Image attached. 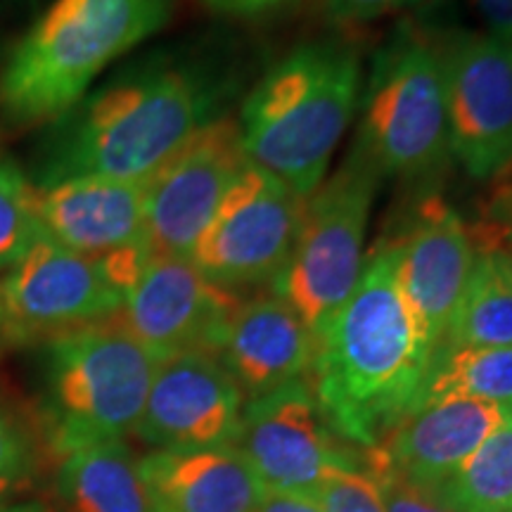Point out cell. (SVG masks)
<instances>
[{
    "mask_svg": "<svg viewBox=\"0 0 512 512\" xmlns=\"http://www.w3.org/2000/svg\"><path fill=\"white\" fill-rule=\"evenodd\" d=\"M235 448L268 491L311 496L339 470H363V448L330 425L309 380L249 399Z\"/></svg>",
    "mask_w": 512,
    "mask_h": 512,
    "instance_id": "obj_9",
    "label": "cell"
},
{
    "mask_svg": "<svg viewBox=\"0 0 512 512\" xmlns=\"http://www.w3.org/2000/svg\"><path fill=\"white\" fill-rule=\"evenodd\" d=\"M422 0H323L325 15L339 24H363L392 12L413 8Z\"/></svg>",
    "mask_w": 512,
    "mask_h": 512,
    "instance_id": "obj_28",
    "label": "cell"
},
{
    "mask_svg": "<svg viewBox=\"0 0 512 512\" xmlns=\"http://www.w3.org/2000/svg\"><path fill=\"white\" fill-rule=\"evenodd\" d=\"M361 93V57L347 43L311 41L290 50L242 102L238 126L249 162L309 197L328 176Z\"/></svg>",
    "mask_w": 512,
    "mask_h": 512,
    "instance_id": "obj_3",
    "label": "cell"
},
{
    "mask_svg": "<svg viewBox=\"0 0 512 512\" xmlns=\"http://www.w3.org/2000/svg\"><path fill=\"white\" fill-rule=\"evenodd\" d=\"M472 5L489 34L512 43V0H472Z\"/></svg>",
    "mask_w": 512,
    "mask_h": 512,
    "instance_id": "obj_29",
    "label": "cell"
},
{
    "mask_svg": "<svg viewBox=\"0 0 512 512\" xmlns=\"http://www.w3.org/2000/svg\"><path fill=\"white\" fill-rule=\"evenodd\" d=\"M313 501L323 512H387L377 486L354 470H339L318 486Z\"/></svg>",
    "mask_w": 512,
    "mask_h": 512,
    "instance_id": "obj_26",
    "label": "cell"
},
{
    "mask_svg": "<svg viewBox=\"0 0 512 512\" xmlns=\"http://www.w3.org/2000/svg\"><path fill=\"white\" fill-rule=\"evenodd\" d=\"M358 110L356 145L382 178L418 181L439 171L451 157L439 41L411 24L396 29L375 55Z\"/></svg>",
    "mask_w": 512,
    "mask_h": 512,
    "instance_id": "obj_6",
    "label": "cell"
},
{
    "mask_svg": "<svg viewBox=\"0 0 512 512\" xmlns=\"http://www.w3.org/2000/svg\"><path fill=\"white\" fill-rule=\"evenodd\" d=\"M31 448L12 415L0 406V503L27 484Z\"/></svg>",
    "mask_w": 512,
    "mask_h": 512,
    "instance_id": "obj_27",
    "label": "cell"
},
{
    "mask_svg": "<svg viewBox=\"0 0 512 512\" xmlns=\"http://www.w3.org/2000/svg\"><path fill=\"white\" fill-rule=\"evenodd\" d=\"M147 183L112 178H67L36 188V214L43 235L86 256L145 242Z\"/></svg>",
    "mask_w": 512,
    "mask_h": 512,
    "instance_id": "obj_18",
    "label": "cell"
},
{
    "mask_svg": "<svg viewBox=\"0 0 512 512\" xmlns=\"http://www.w3.org/2000/svg\"><path fill=\"white\" fill-rule=\"evenodd\" d=\"M238 304L235 292L211 283L190 256L152 254L117 316L159 361L188 351L216 356Z\"/></svg>",
    "mask_w": 512,
    "mask_h": 512,
    "instance_id": "obj_13",
    "label": "cell"
},
{
    "mask_svg": "<svg viewBox=\"0 0 512 512\" xmlns=\"http://www.w3.org/2000/svg\"><path fill=\"white\" fill-rule=\"evenodd\" d=\"M159 363L117 313L50 337L43 418L55 451L67 456L136 432Z\"/></svg>",
    "mask_w": 512,
    "mask_h": 512,
    "instance_id": "obj_5",
    "label": "cell"
},
{
    "mask_svg": "<svg viewBox=\"0 0 512 512\" xmlns=\"http://www.w3.org/2000/svg\"><path fill=\"white\" fill-rule=\"evenodd\" d=\"M505 420V408L486 401L420 403L377 448L406 482L434 494Z\"/></svg>",
    "mask_w": 512,
    "mask_h": 512,
    "instance_id": "obj_16",
    "label": "cell"
},
{
    "mask_svg": "<svg viewBox=\"0 0 512 512\" xmlns=\"http://www.w3.org/2000/svg\"><path fill=\"white\" fill-rule=\"evenodd\" d=\"M439 347L512 349V242H475V261Z\"/></svg>",
    "mask_w": 512,
    "mask_h": 512,
    "instance_id": "obj_20",
    "label": "cell"
},
{
    "mask_svg": "<svg viewBox=\"0 0 512 512\" xmlns=\"http://www.w3.org/2000/svg\"><path fill=\"white\" fill-rule=\"evenodd\" d=\"M444 60L448 152L477 181L512 157V43L489 31H453Z\"/></svg>",
    "mask_w": 512,
    "mask_h": 512,
    "instance_id": "obj_10",
    "label": "cell"
},
{
    "mask_svg": "<svg viewBox=\"0 0 512 512\" xmlns=\"http://www.w3.org/2000/svg\"><path fill=\"white\" fill-rule=\"evenodd\" d=\"M209 10L228 17H256L275 8L292 3V0H202Z\"/></svg>",
    "mask_w": 512,
    "mask_h": 512,
    "instance_id": "obj_30",
    "label": "cell"
},
{
    "mask_svg": "<svg viewBox=\"0 0 512 512\" xmlns=\"http://www.w3.org/2000/svg\"><path fill=\"white\" fill-rule=\"evenodd\" d=\"M508 240H510V242H512V235H508Z\"/></svg>",
    "mask_w": 512,
    "mask_h": 512,
    "instance_id": "obj_35",
    "label": "cell"
},
{
    "mask_svg": "<svg viewBox=\"0 0 512 512\" xmlns=\"http://www.w3.org/2000/svg\"><path fill=\"white\" fill-rule=\"evenodd\" d=\"M508 420H510V422H512V406H510V408H508Z\"/></svg>",
    "mask_w": 512,
    "mask_h": 512,
    "instance_id": "obj_34",
    "label": "cell"
},
{
    "mask_svg": "<svg viewBox=\"0 0 512 512\" xmlns=\"http://www.w3.org/2000/svg\"><path fill=\"white\" fill-rule=\"evenodd\" d=\"M245 394L219 356L188 351L164 358L138 420V437L155 451L233 446Z\"/></svg>",
    "mask_w": 512,
    "mask_h": 512,
    "instance_id": "obj_14",
    "label": "cell"
},
{
    "mask_svg": "<svg viewBox=\"0 0 512 512\" xmlns=\"http://www.w3.org/2000/svg\"><path fill=\"white\" fill-rule=\"evenodd\" d=\"M256 512H323L311 496L287 494V491H268L261 498Z\"/></svg>",
    "mask_w": 512,
    "mask_h": 512,
    "instance_id": "obj_31",
    "label": "cell"
},
{
    "mask_svg": "<svg viewBox=\"0 0 512 512\" xmlns=\"http://www.w3.org/2000/svg\"><path fill=\"white\" fill-rule=\"evenodd\" d=\"M496 181V204L501 209L503 216H508V223H512V157L510 162L503 166L501 171L494 176ZM512 235V230H510Z\"/></svg>",
    "mask_w": 512,
    "mask_h": 512,
    "instance_id": "obj_32",
    "label": "cell"
},
{
    "mask_svg": "<svg viewBox=\"0 0 512 512\" xmlns=\"http://www.w3.org/2000/svg\"><path fill=\"white\" fill-rule=\"evenodd\" d=\"M396 247L399 283L437 354L475 261V240L451 204L422 200Z\"/></svg>",
    "mask_w": 512,
    "mask_h": 512,
    "instance_id": "obj_15",
    "label": "cell"
},
{
    "mask_svg": "<svg viewBox=\"0 0 512 512\" xmlns=\"http://www.w3.org/2000/svg\"><path fill=\"white\" fill-rule=\"evenodd\" d=\"M304 200L249 162L192 247L190 261L226 290L273 285L290 259Z\"/></svg>",
    "mask_w": 512,
    "mask_h": 512,
    "instance_id": "obj_8",
    "label": "cell"
},
{
    "mask_svg": "<svg viewBox=\"0 0 512 512\" xmlns=\"http://www.w3.org/2000/svg\"><path fill=\"white\" fill-rule=\"evenodd\" d=\"M247 164L238 119L216 117L202 126L147 181L145 242L150 252L190 256Z\"/></svg>",
    "mask_w": 512,
    "mask_h": 512,
    "instance_id": "obj_12",
    "label": "cell"
},
{
    "mask_svg": "<svg viewBox=\"0 0 512 512\" xmlns=\"http://www.w3.org/2000/svg\"><path fill=\"white\" fill-rule=\"evenodd\" d=\"M382 176L354 145L344 164L304 200L290 259L273 292L318 337L366 266V233Z\"/></svg>",
    "mask_w": 512,
    "mask_h": 512,
    "instance_id": "obj_7",
    "label": "cell"
},
{
    "mask_svg": "<svg viewBox=\"0 0 512 512\" xmlns=\"http://www.w3.org/2000/svg\"><path fill=\"white\" fill-rule=\"evenodd\" d=\"M444 399L486 401L508 413L512 406V349L439 347L415 406Z\"/></svg>",
    "mask_w": 512,
    "mask_h": 512,
    "instance_id": "obj_22",
    "label": "cell"
},
{
    "mask_svg": "<svg viewBox=\"0 0 512 512\" xmlns=\"http://www.w3.org/2000/svg\"><path fill=\"white\" fill-rule=\"evenodd\" d=\"M124 297L98 256L43 238L0 278V339L29 342L110 318Z\"/></svg>",
    "mask_w": 512,
    "mask_h": 512,
    "instance_id": "obj_11",
    "label": "cell"
},
{
    "mask_svg": "<svg viewBox=\"0 0 512 512\" xmlns=\"http://www.w3.org/2000/svg\"><path fill=\"white\" fill-rule=\"evenodd\" d=\"M60 494L72 512H157L124 441H100L62 456Z\"/></svg>",
    "mask_w": 512,
    "mask_h": 512,
    "instance_id": "obj_21",
    "label": "cell"
},
{
    "mask_svg": "<svg viewBox=\"0 0 512 512\" xmlns=\"http://www.w3.org/2000/svg\"><path fill=\"white\" fill-rule=\"evenodd\" d=\"M430 496L448 512H512V422L505 420Z\"/></svg>",
    "mask_w": 512,
    "mask_h": 512,
    "instance_id": "obj_23",
    "label": "cell"
},
{
    "mask_svg": "<svg viewBox=\"0 0 512 512\" xmlns=\"http://www.w3.org/2000/svg\"><path fill=\"white\" fill-rule=\"evenodd\" d=\"M216 117V88L200 72L147 64L60 117L36 188L81 176L147 183Z\"/></svg>",
    "mask_w": 512,
    "mask_h": 512,
    "instance_id": "obj_2",
    "label": "cell"
},
{
    "mask_svg": "<svg viewBox=\"0 0 512 512\" xmlns=\"http://www.w3.org/2000/svg\"><path fill=\"white\" fill-rule=\"evenodd\" d=\"M43 238L36 214V185L10 159L0 157V271L15 266Z\"/></svg>",
    "mask_w": 512,
    "mask_h": 512,
    "instance_id": "obj_24",
    "label": "cell"
},
{
    "mask_svg": "<svg viewBox=\"0 0 512 512\" xmlns=\"http://www.w3.org/2000/svg\"><path fill=\"white\" fill-rule=\"evenodd\" d=\"M216 356L242 394L256 399L311 375L316 337L273 292L238 304Z\"/></svg>",
    "mask_w": 512,
    "mask_h": 512,
    "instance_id": "obj_17",
    "label": "cell"
},
{
    "mask_svg": "<svg viewBox=\"0 0 512 512\" xmlns=\"http://www.w3.org/2000/svg\"><path fill=\"white\" fill-rule=\"evenodd\" d=\"M363 475L377 486V494L387 512H448L430 494L406 482L389 465L380 448H363Z\"/></svg>",
    "mask_w": 512,
    "mask_h": 512,
    "instance_id": "obj_25",
    "label": "cell"
},
{
    "mask_svg": "<svg viewBox=\"0 0 512 512\" xmlns=\"http://www.w3.org/2000/svg\"><path fill=\"white\" fill-rule=\"evenodd\" d=\"M140 472L157 512H256L266 494L235 446L155 451Z\"/></svg>",
    "mask_w": 512,
    "mask_h": 512,
    "instance_id": "obj_19",
    "label": "cell"
},
{
    "mask_svg": "<svg viewBox=\"0 0 512 512\" xmlns=\"http://www.w3.org/2000/svg\"><path fill=\"white\" fill-rule=\"evenodd\" d=\"M432 358L401 290L394 242H382L316 337L313 394L339 437L375 448L415 408Z\"/></svg>",
    "mask_w": 512,
    "mask_h": 512,
    "instance_id": "obj_1",
    "label": "cell"
},
{
    "mask_svg": "<svg viewBox=\"0 0 512 512\" xmlns=\"http://www.w3.org/2000/svg\"><path fill=\"white\" fill-rule=\"evenodd\" d=\"M174 0H55L0 74V114L15 126L60 119L102 69L169 22Z\"/></svg>",
    "mask_w": 512,
    "mask_h": 512,
    "instance_id": "obj_4",
    "label": "cell"
},
{
    "mask_svg": "<svg viewBox=\"0 0 512 512\" xmlns=\"http://www.w3.org/2000/svg\"><path fill=\"white\" fill-rule=\"evenodd\" d=\"M0 512H43L38 505H3L0 503Z\"/></svg>",
    "mask_w": 512,
    "mask_h": 512,
    "instance_id": "obj_33",
    "label": "cell"
}]
</instances>
